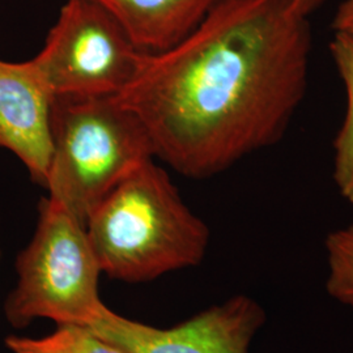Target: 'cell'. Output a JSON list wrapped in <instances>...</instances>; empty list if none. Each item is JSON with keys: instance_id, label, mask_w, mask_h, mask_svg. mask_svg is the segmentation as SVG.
Listing matches in <instances>:
<instances>
[{"instance_id": "7", "label": "cell", "mask_w": 353, "mask_h": 353, "mask_svg": "<svg viewBox=\"0 0 353 353\" xmlns=\"http://www.w3.org/2000/svg\"><path fill=\"white\" fill-rule=\"evenodd\" d=\"M55 96L34 59L0 61V148L12 152L45 188L52 159Z\"/></svg>"}, {"instance_id": "13", "label": "cell", "mask_w": 353, "mask_h": 353, "mask_svg": "<svg viewBox=\"0 0 353 353\" xmlns=\"http://www.w3.org/2000/svg\"><path fill=\"white\" fill-rule=\"evenodd\" d=\"M326 0H290V11L296 16L309 19Z\"/></svg>"}, {"instance_id": "8", "label": "cell", "mask_w": 353, "mask_h": 353, "mask_svg": "<svg viewBox=\"0 0 353 353\" xmlns=\"http://www.w3.org/2000/svg\"><path fill=\"white\" fill-rule=\"evenodd\" d=\"M113 16L143 52L174 46L221 0H94Z\"/></svg>"}, {"instance_id": "5", "label": "cell", "mask_w": 353, "mask_h": 353, "mask_svg": "<svg viewBox=\"0 0 353 353\" xmlns=\"http://www.w3.org/2000/svg\"><path fill=\"white\" fill-rule=\"evenodd\" d=\"M143 54L99 3L65 0L33 59L55 97H109L128 87Z\"/></svg>"}, {"instance_id": "12", "label": "cell", "mask_w": 353, "mask_h": 353, "mask_svg": "<svg viewBox=\"0 0 353 353\" xmlns=\"http://www.w3.org/2000/svg\"><path fill=\"white\" fill-rule=\"evenodd\" d=\"M332 29L335 34L353 38V0H344L335 13Z\"/></svg>"}, {"instance_id": "3", "label": "cell", "mask_w": 353, "mask_h": 353, "mask_svg": "<svg viewBox=\"0 0 353 353\" xmlns=\"http://www.w3.org/2000/svg\"><path fill=\"white\" fill-rule=\"evenodd\" d=\"M48 196L87 224L102 199L154 159L141 119L115 96L55 97Z\"/></svg>"}, {"instance_id": "14", "label": "cell", "mask_w": 353, "mask_h": 353, "mask_svg": "<svg viewBox=\"0 0 353 353\" xmlns=\"http://www.w3.org/2000/svg\"><path fill=\"white\" fill-rule=\"evenodd\" d=\"M0 258H1V250H0Z\"/></svg>"}, {"instance_id": "9", "label": "cell", "mask_w": 353, "mask_h": 353, "mask_svg": "<svg viewBox=\"0 0 353 353\" xmlns=\"http://www.w3.org/2000/svg\"><path fill=\"white\" fill-rule=\"evenodd\" d=\"M330 51L347 96L345 115L334 141L332 176L341 198L353 204V38L335 34Z\"/></svg>"}, {"instance_id": "2", "label": "cell", "mask_w": 353, "mask_h": 353, "mask_svg": "<svg viewBox=\"0 0 353 353\" xmlns=\"http://www.w3.org/2000/svg\"><path fill=\"white\" fill-rule=\"evenodd\" d=\"M85 228L102 274L131 284L201 265L211 240L207 224L153 160L112 190Z\"/></svg>"}, {"instance_id": "1", "label": "cell", "mask_w": 353, "mask_h": 353, "mask_svg": "<svg viewBox=\"0 0 353 353\" xmlns=\"http://www.w3.org/2000/svg\"><path fill=\"white\" fill-rule=\"evenodd\" d=\"M313 36L290 0H221L188 37L144 52L115 96L181 176L220 174L284 137L303 101Z\"/></svg>"}, {"instance_id": "11", "label": "cell", "mask_w": 353, "mask_h": 353, "mask_svg": "<svg viewBox=\"0 0 353 353\" xmlns=\"http://www.w3.org/2000/svg\"><path fill=\"white\" fill-rule=\"evenodd\" d=\"M325 249L327 259L326 292L353 313V224L328 233Z\"/></svg>"}, {"instance_id": "10", "label": "cell", "mask_w": 353, "mask_h": 353, "mask_svg": "<svg viewBox=\"0 0 353 353\" xmlns=\"http://www.w3.org/2000/svg\"><path fill=\"white\" fill-rule=\"evenodd\" d=\"M4 344L11 353H130L84 325H58L43 338L11 335Z\"/></svg>"}, {"instance_id": "6", "label": "cell", "mask_w": 353, "mask_h": 353, "mask_svg": "<svg viewBox=\"0 0 353 353\" xmlns=\"http://www.w3.org/2000/svg\"><path fill=\"white\" fill-rule=\"evenodd\" d=\"M265 321L261 303L236 294L174 327L148 326L114 313L106 305L89 327L130 353H250Z\"/></svg>"}, {"instance_id": "4", "label": "cell", "mask_w": 353, "mask_h": 353, "mask_svg": "<svg viewBox=\"0 0 353 353\" xmlns=\"http://www.w3.org/2000/svg\"><path fill=\"white\" fill-rule=\"evenodd\" d=\"M17 281L3 312L13 328L36 319L89 326L101 313L102 271L87 228L49 196L38 204L32 240L17 254Z\"/></svg>"}]
</instances>
